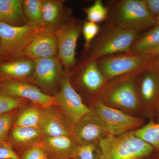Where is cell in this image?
<instances>
[{
	"mask_svg": "<svg viewBox=\"0 0 159 159\" xmlns=\"http://www.w3.org/2000/svg\"><path fill=\"white\" fill-rule=\"evenodd\" d=\"M142 70L134 71L107 80L93 101H100L131 116L141 114L137 77Z\"/></svg>",
	"mask_w": 159,
	"mask_h": 159,
	"instance_id": "6da1fadb",
	"label": "cell"
},
{
	"mask_svg": "<svg viewBox=\"0 0 159 159\" xmlns=\"http://www.w3.org/2000/svg\"><path fill=\"white\" fill-rule=\"evenodd\" d=\"M107 8L109 23L121 29L142 33L156 25L144 0H121Z\"/></svg>",
	"mask_w": 159,
	"mask_h": 159,
	"instance_id": "7a4b0ae2",
	"label": "cell"
},
{
	"mask_svg": "<svg viewBox=\"0 0 159 159\" xmlns=\"http://www.w3.org/2000/svg\"><path fill=\"white\" fill-rule=\"evenodd\" d=\"M134 131L110 134L100 141V159H143L153 154L152 147L137 137Z\"/></svg>",
	"mask_w": 159,
	"mask_h": 159,
	"instance_id": "3957f363",
	"label": "cell"
},
{
	"mask_svg": "<svg viewBox=\"0 0 159 159\" xmlns=\"http://www.w3.org/2000/svg\"><path fill=\"white\" fill-rule=\"evenodd\" d=\"M140 32L121 29L109 23L100 29L92 42L88 51L89 56L96 59L130 51Z\"/></svg>",
	"mask_w": 159,
	"mask_h": 159,
	"instance_id": "277c9868",
	"label": "cell"
},
{
	"mask_svg": "<svg viewBox=\"0 0 159 159\" xmlns=\"http://www.w3.org/2000/svg\"><path fill=\"white\" fill-rule=\"evenodd\" d=\"M44 29L29 24L13 26L0 22V55L9 61L21 58L24 50L34 36Z\"/></svg>",
	"mask_w": 159,
	"mask_h": 159,
	"instance_id": "5b68a950",
	"label": "cell"
},
{
	"mask_svg": "<svg viewBox=\"0 0 159 159\" xmlns=\"http://www.w3.org/2000/svg\"><path fill=\"white\" fill-rule=\"evenodd\" d=\"M157 56L131 52L106 56L97 59L98 66L107 80L134 71L149 68Z\"/></svg>",
	"mask_w": 159,
	"mask_h": 159,
	"instance_id": "8992f818",
	"label": "cell"
},
{
	"mask_svg": "<svg viewBox=\"0 0 159 159\" xmlns=\"http://www.w3.org/2000/svg\"><path fill=\"white\" fill-rule=\"evenodd\" d=\"M89 109L114 135L137 130L146 123L143 118L131 116L97 100L93 101Z\"/></svg>",
	"mask_w": 159,
	"mask_h": 159,
	"instance_id": "52a82bcc",
	"label": "cell"
},
{
	"mask_svg": "<svg viewBox=\"0 0 159 159\" xmlns=\"http://www.w3.org/2000/svg\"><path fill=\"white\" fill-rule=\"evenodd\" d=\"M71 77V70L64 69L59 90L53 96L56 105L75 124L88 114L90 110L72 85Z\"/></svg>",
	"mask_w": 159,
	"mask_h": 159,
	"instance_id": "ba28073f",
	"label": "cell"
},
{
	"mask_svg": "<svg viewBox=\"0 0 159 159\" xmlns=\"http://www.w3.org/2000/svg\"><path fill=\"white\" fill-rule=\"evenodd\" d=\"M83 24L79 20L71 18L55 31L57 56L65 70H72L76 66V49L77 41L82 32Z\"/></svg>",
	"mask_w": 159,
	"mask_h": 159,
	"instance_id": "9c48e42d",
	"label": "cell"
},
{
	"mask_svg": "<svg viewBox=\"0 0 159 159\" xmlns=\"http://www.w3.org/2000/svg\"><path fill=\"white\" fill-rule=\"evenodd\" d=\"M137 82L141 116L152 120L159 104V74L148 68L142 70Z\"/></svg>",
	"mask_w": 159,
	"mask_h": 159,
	"instance_id": "30bf717a",
	"label": "cell"
},
{
	"mask_svg": "<svg viewBox=\"0 0 159 159\" xmlns=\"http://www.w3.org/2000/svg\"><path fill=\"white\" fill-rule=\"evenodd\" d=\"M71 79L93 99L107 80L98 66L97 60L89 56L71 70Z\"/></svg>",
	"mask_w": 159,
	"mask_h": 159,
	"instance_id": "8fae6325",
	"label": "cell"
},
{
	"mask_svg": "<svg viewBox=\"0 0 159 159\" xmlns=\"http://www.w3.org/2000/svg\"><path fill=\"white\" fill-rule=\"evenodd\" d=\"M33 61L34 70L31 83L45 92H54L58 84L60 85L64 72L60 60L56 56Z\"/></svg>",
	"mask_w": 159,
	"mask_h": 159,
	"instance_id": "7c38bea8",
	"label": "cell"
},
{
	"mask_svg": "<svg viewBox=\"0 0 159 159\" xmlns=\"http://www.w3.org/2000/svg\"><path fill=\"white\" fill-rule=\"evenodd\" d=\"M0 93L9 97L22 98L42 107L56 105L54 97L43 92L31 83L17 80H3Z\"/></svg>",
	"mask_w": 159,
	"mask_h": 159,
	"instance_id": "4fadbf2b",
	"label": "cell"
},
{
	"mask_svg": "<svg viewBox=\"0 0 159 159\" xmlns=\"http://www.w3.org/2000/svg\"><path fill=\"white\" fill-rule=\"evenodd\" d=\"M74 125L57 105L42 107L40 129L44 136L72 138Z\"/></svg>",
	"mask_w": 159,
	"mask_h": 159,
	"instance_id": "5bb4252c",
	"label": "cell"
},
{
	"mask_svg": "<svg viewBox=\"0 0 159 159\" xmlns=\"http://www.w3.org/2000/svg\"><path fill=\"white\" fill-rule=\"evenodd\" d=\"M110 134L108 129L90 111L74 125L72 139L77 145H84L99 143Z\"/></svg>",
	"mask_w": 159,
	"mask_h": 159,
	"instance_id": "9a60e30c",
	"label": "cell"
},
{
	"mask_svg": "<svg viewBox=\"0 0 159 159\" xmlns=\"http://www.w3.org/2000/svg\"><path fill=\"white\" fill-rule=\"evenodd\" d=\"M57 54L55 32L44 30L35 35L24 50L21 58L34 60L55 57Z\"/></svg>",
	"mask_w": 159,
	"mask_h": 159,
	"instance_id": "2e32d148",
	"label": "cell"
},
{
	"mask_svg": "<svg viewBox=\"0 0 159 159\" xmlns=\"http://www.w3.org/2000/svg\"><path fill=\"white\" fill-rule=\"evenodd\" d=\"M33 60L26 58L9 61L0 64L1 80H17L31 83L34 74Z\"/></svg>",
	"mask_w": 159,
	"mask_h": 159,
	"instance_id": "e0dca14e",
	"label": "cell"
},
{
	"mask_svg": "<svg viewBox=\"0 0 159 159\" xmlns=\"http://www.w3.org/2000/svg\"><path fill=\"white\" fill-rule=\"evenodd\" d=\"M40 145L50 159H73L77 144L72 138L43 136Z\"/></svg>",
	"mask_w": 159,
	"mask_h": 159,
	"instance_id": "ac0fdd59",
	"label": "cell"
},
{
	"mask_svg": "<svg viewBox=\"0 0 159 159\" xmlns=\"http://www.w3.org/2000/svg\"><path fill=\"white\" fill-rule=\"evenodd\" d=\"M42 13L45 30L54 31L70 19L63 1L43 0Z\"/></svg>",
	"mask_w": 159,
	"mask_h": 159,
	"instance_id": "d6986e66",
	"label": "cell"
},
{
	"mask_svg": "<svg viewBox=\"0 0 159 159\" xmlns=\"http://www.w3.org/2000/svg\"><path fill=\"white\" fill-rule=\"evenodd\" d=\"M43 136L40 128L12 126L6 141L12 148L23 152L40 145Z\"/></svg>",
	"mask_w": 159,
	"mask_h": 159,
	"instance_id": "ffe728a7",
	"label": "cell"
},
{
	"mask_svg": "<svg viewBox=\"0 0 159 159\" xmlns=\"http://www.w3.org/2000/svg\"><path fill=\"white\" fill-rule=\"evenodd\" d=\"M141 34L134 42L129 52L150 56H159V25L156 24L143 34Z\"/></svg>",
	"mask_w": 159,
	"mask_h": 159,
	"instance_id": "44dd1931",
	"label": "cell"
},
{
	"mask_svg": "<svg viewBox=\"0 0 159 159\" xmlns=\"http://www.w3.org/2000/svg\"><path fill=\"white\" fill-rule=\"evenodd\" d=\"M22 0H0V22L13 26L28 24Z\"/></svg>",
	"mask_w": 159,
	"mask_h": 159,
	"instance_id": "7402d4cb",
	"label": "cell"
},
{
	"mask_svg": "<svg viewBox=\"0 0 159 159\" xmlns=\"http://www.w3.org/2000/svg\"><path fill=\"white\" fill-rule=\"evenodd\" d=\"M42 107L35 104L23 105L15 116L13 126L40 128Z\"/></svg>",
	"mask_w": 159,
	"mask_h": 159,
	"instance_id": "603a6c76",
	"label": "cell"
},
{
	"mask_svg": "<svg viewBox=\"0 0 159 159\" xmlns=\"http://www.w3.org/2000/svg\"><path fill=\"white\" fill-rule=\"evenodd\" d=\"M43 0L23 1V9L28 24L36 29H44L42 8Z\"/></svg>",
	"mask_w": 159,
	"mask_h": 159,
	"instance_id": "cb8c5ba5",
	"label": "cell"
},
{
	"mask_svg": "<svg viewBox=\"0 0 159 159\" xmlns=\"http://www.w3.org/2000/svg\"><path fill=\"white\" fill-rule=\"evenodd\" d=\"M134 133L137 137L151 145L154 152L159 153V122L150 120Z\"/></svg>",
	"mask_w": 159,
	"mask_h": 159,
	"instance_id": "d4e9b609",
	"label": "cell"
},
{
	"mask_svg": "<svg viewBox=\"0 0 159 159\" xmlns=\"http://www.w3.org/2000/svg\"><path fill=\"white\" fill-rule=\"evenodd\" d=\"M86 14V21L96 23L102 22L108 20V9L101 0H96L93 4L84 9Z\"/></svg>",
	"mask_w": 159,
	"mask_h": 159,
	"instance_id": "484cf974",
	"label": "cell"
},
{
	"mask_svg": "<svg viewBox=\"0 0 159 159\" xmlns=\"http://www.w3.org/2000/svg\"><path fill=\"white\" fill-rule=\"evenodd\" d=\"M99 143L77 145L73 159H100Z\"/></svg>",
	"mask_w": 159,
	"mask_h": 159,
	"instance_id": "4316f807",
	"label": "cell"
},
{
	"mask_svg": "<svg viewBox=\"0 0 159 159\" xmlns=\"http://www.w3.org/2000/svg\"><path fill=\"white\" fill-rule=\"evenodd\" d=\"M28 102L27 99L9 97L0 93V115L19 108Z\"/></svg>",
	"mask_w": 159,
	"mask_h": 159,
	"instance_id": "83f0119b",
	"label": "cell"
},
{
	"mask_svg": "<svg viewBox=\"0 0 159 159\" xmlns=\"http://www.w3.org/2000/svg\"><path fill=\"white\" fill-rule=\"evenodd\" d=\"M17 109L0 115V142L6 141L13 126L15 116Z\"/></svg>",
	"mask_w": 159,
	"mask_h": 159,
	"instance_id": "f1b7e54d",
	"label": "cell"
},
{
	"mask_svg": "<svg viewBox=\"0 0 159 159\" xmlns=\"http://www.w3.org/2000/svg\"><path fill=\"white\" fill-rule=\"evenodd\" d=\"M100 28L98 24L85 21L83 24L82 33L85 40L84 49L88 51L92 42L99 34Z\"/></svg>",
	"mask_w": 159,
	"mask_h": 159,
	"instance_id": "f546056e",
	"label": "cell"
},
{
	"mask_svg": "<svg viewBox=\"0 0 159 159\" xmlns=\"http://www.w3.org/2000/svg\"><path fill=\"white\" fill-rule=\"evenodd\" d=\"M19 157L21 159H50L40 145L24 151Z\"/></svg>",
	"mask_w": 159,
	"mask_h": 159,
	"instance_id": "4dcf8cb0",
	"label": "cell"
},
{
	"mask_svg": "<svg viewBox=\"0 0 159 159\" xmlns=\"http://www.w3.org/2000/svg\"><path fill=\"white\" fill-rule=\"evenodd\" d=\"M0 159H21L10 144L6 141L0 142Z\"/></svg>",
	"mask_w": 159,
	"mask_h": 159,
	"instance_id": "1f68e13d",
	"label": "cell"
},
{
	"mask_svg": "<svg viewBox=\"0 0 159 159\" xmlns=\"http://www.w3.org/2000/svg\"><path fill=\"white\" fill-rule=\"evenodd\" d=\"M148 11L155 19L159 15V0H144Z\"/></svg>",
	"mask_w": 159,
	"mask_h": 159,
	"instance_id": "d6a6232c",
	"label": "cell"
},
{
	"mask_svg": "<svg viewBox=\"0 0 159 159\" xmlns=\"http://www.w3.org/2000/svg\"><path fill=\"white\" fill-rule=\"evenodd\" d=\"M159 74V56H157L152 62L149 68Z\"/></svg>",
	"mask_w": 159,
	"mask_h": 159,
	"instance_id": "836d02e7",
	"label": "cell"
},
{
	"mask_svg": "<svg viewBox=\"0 0 159 159\" xmlns=\"http://www.w3.org/2000/svg\"><path fill=\"white\" fill-rule=\"evenodd\" d=\"M153 120L155 122H159V104L157 107L155 116L154 119Z\"/></svg>",
	"mask_w": 159,
	"mask_h": 159,
	"instance_id": "e575fe53",
	"label": "cell"
},
{
	"mask_svg": "<svg viewBox=\"0 0 159 159\" xmlns=\"http://www.w3.org/2000/svg\"><path fill=\"white\" fill-rule=\"evenodd\" d=\"M143 159H159V157L157 155V154L156 153V155H152L150 156L147 157Z\"/></svg>",
	"mask_w": 159,
	"mask_h": 159,
	"instance_id": "d590c367",
	"label": "cell"
},
{
	"mask_svg": "<svg viewBox=\"0 0 159 159\" xmlns=\"http://www.w3.org/2000/svg\"><path fill=\"white\" fill-rule=\"evenodd\" d=\"M156 23L157 25H159V15L155 18Z\"/></svg>",
	"mask_w": 159,
	"mask_h": 159,
	"instance_id": "8d00e7d4",
	"label": "cell"
},
{
	"mask_svg": "<svg viewBox=\"0 0 159 159\" xmlns=\"http://www.w3.org/2000/svg\"><path fill=\"white\" fill-rule=\"evenodd\" d=\"M2 60V56H1V55H0V61H1Z\"/></svg>",
	"mask_w": 159,
	"mask_h": 159,
	"instance_id": "74e56055",
	"label": "cell"
},
{
	"mask_svg": "<svg viewBox=\"0 0 159 159\" xmlns=\"http://www.w3.org/2000/svg\"><path fill=\"white\" fill-rule=\"evenodd\" d=\"M1 83H2V80H1V79H0V91H1Z\"/></svg>",
	"mask_w": 159,
	"mask_h": 159,
	"instance_id": "f35d334b",
	"label": "cell"
},
{
	"mask_svg": "<svg viewBox=\"0 0 159 159\" xmlns=\"http://www.w3.org/2000/svg\"><path fill=\"white\" fill-rule=\"evenodd\" d=\"M157 155L158 156V157H159V153H157Z\"/></svg>",
	"mask_w": 159,
	"mask_h": 159,
	"instance_id": "ab89813d",
	"label": "cell"
}]
</instances>
